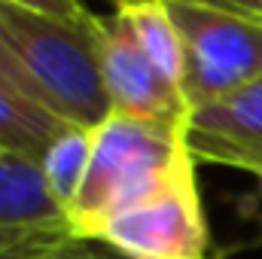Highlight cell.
I'll return each mask as SVG.
<instances>
[{
    "label": "cell",
    "mask_w": 262,
    "mask_h": 259,
    "mask_svg": "<svg viewBox=\"0 0 262 259\" xmlns=\"http://www.w3.org/2000/svg\"><path fill=\"white\" fill-rule=\"evenodd\" d=\"M186 122H149L110 113L95 125L92 162L67 207L73 235L95 238L104 223L152 195L189 159Z\"/></svg>",
    "instance_id": "cell-1"
},
{
    "label": "cell",
    "mask_w": 262,
    "mask_h": 259,
    "mask_svg": "<svg viewBox=\"0 0 262 259\" xmlns=\"http://www.w3.org/2000/svg\"><path fill=\"white\" fill-rule=\"evenodd\" d=\"M89 25L0 6V34L21 58L46 104L67 122L95 128L110 116V101L101 82L98 52Z\"/></svg>",
    "instance_id": "cell-2"
},
{
    "label": "cell",
    "mask_w": 262,
    "mask_h": 259,
    "mask_svg": "<svg viewBox=\"0 0 262 259\" xmlns=\"http://www.w3.org/2000/svg\"><path fill=\"white\" fill-rule=\"evenodd\" d=\"M183 37V98L192 110L262 79V12L168 0Z\"/></svg>",
    "instance_id": "cell-3"
},
{
    "label": "cell",
    "mask_w": 262,
    "mask_h": 259,
    "mask_svg": "<svg viewBox=\"0 0 262 259\" xmlns=\"http://www.w3.org/2000/svg\"><path fill=\"white\" fill-rule=\"evenodd\" d=\"M195 165V156H189L168 183L104 223L95 238L131 259H207L210 229Z\"/></svg>",
    "instance_id": "cell-4"
},
{
    "label": "cell",
    "mask_w": 262,
    "mask_h": 259,
    "mask_svg": "<svg viewBox=\"0 0 262 259\" xmlns=\"http://www.w3.org/2000/svg\"><path fill=\"white\" fill-rule=\"evenodd\" d=\"M89 31L95 40L98 70L110 101V113L168 125L186 122L189 107L183 92L171 85L159 73V67L146 58L119 9H113L110 15H95Z\"/></svg>",
    "instance_id": "cell-5"
},
{
    "label": "cell",
    "mask_w": 262,
    "mask_h": 259,
    "mask_svg": "<svg viewBox=\"0 0 262 259\" xmlns=\"http://www.w3.org/2000/svg\"><path fill=\"white\" fill-rule=\"evenodd\" d=\"M73 235L37 162L0 156V259L25 256Z\"/></svg>",
    "instance_id": "cell-6"
},
{
    "label": "cell",
    "mask_w": 262,
    "mask_h": 259,
    "mask_svg": "<svg viewBox=\"0 0 262 259\" xmlns=\"http://www.w3.org/2000/svg\"><path fill=\"white\" fill-rule=\"evenodd\" d=\"M186 143L195 162L250 174L262 162V79L192 107Z\"/></svg>",
    "instance_id": "cell-7"
},
{
    "label": "cell",
    "mask_w": 262,
    "mask_h": 259,
    "mask_svg": "<svg viewBox=\"0 0 262 259\" xmlns=\"http://www.w3.org/2000/svg\"><path fill=\"white\" fill-rule=\"evenodd\" d=\"M61 113H55L46 101L0 85V156H15L37 162L46 149L70 128Z\"/></svg>",
    "instance_id": "cell-8"
},
{
    "label": "cell",
    "mask_w": 262,
    "mask_h": 259,
    "mask_svg": "<svg viewBox=\"0 0 262 259\" xmlns=\"http://www.w3.org/2000/svg\"><path fill=\"white\" fill-rule=\"evenodd\" d=\"M113 9L122 12L131 34L137 37L146 58L159 67V73L183 92V70H186L183 37L168 9V0H119Z\"/></svg>",
    "instance_id": "cell-9"
},
{
    "label": "cell",
    "mask_w": 262,
    "mask_h": 259,
    "mask_svg": "<svg viewBox=\"0 0 262 259\" xmlns=\"http://www.w3.org/2000/svg\"><path fill=\"white\" fill-rule=\"evenodd\" d=\"M92 143H95V128L70 125L40 159L46 186L64 210L70 207V201L76 198L82 180H85V171L92 162Z\"/></svg>",
    "instance_id": "cell-10"
},
{
    "label": "cell",
    "mask_w": 262,
    "mask_h": 259,
    "mask_svg": "<svg viewBox=\"0 0 262 259\" xmlns=\"http://www.w3.org/2000/svg\"><path fill=\"white\" fill-rule=\"evenodd\" d=\"M34 259H131L128 253L116 250L113 244L101 238H85V235H67L61 241L49 244Z\"/></svg>",
    "instance_id": "cell-11"
},
{
    "label": "cell",
    "mask_w": 262,
    "mask_h": 259,
    "mask_svg": "<svg viewBox=\"0 0 262 259\" xmlns=\"http://www.w3.org/2000/svg\"><path fill=\"white\" fill-rule=\"evenodd\" d=\"M0 6H15V9H28V12H43L61 21L73 25H89V18L95 15L82 0H0Z\"/></svg>",
    "instance_id": "cell-12"
},
{
    "label": "cell",
    "mask_w": 262,
    "mask_h": 259,
    "mask_svg": "<svg viewBox=\"0 0 262 259\" xmlns=\"http://www.w3.org/2000/svg\"><path fill=\"white\" fill-rule=\"evenodd\" d=\"M0 85L15 89V92H25V95H34V98L46 101V98H43V92L37 89V82L31 79V73L25 70L21 58H18V55H15V49L6 43V37H3V34H0Z\"/></svg>",
    "instance_id": "cell-13"
},
{
    "label": "cell",
    "mask_w": 262,
    "mask_h": 259,
    "mask_svg": "<svg viewBox=\"0 0 262 259\" xmlns=\"http://www.w3.org/2000/svg\"><path fill=\"white\" fill-rule=\"evenodd\" d=\"M250 177L256 180V189H250L247 195H241L235 204H238V217H241V220L256 223L262 229V162L250 168Z\"/></svg>",
    "instance_id": "cell-14"
},
{
    "label": "cell",
    "mask_w": 262,
    "mask_h": 259,
    "mask_svg": "<svg viewBox=\"0 0 262 259\" xmlns=\"http://www.w3.org/2000/svg\"><path fill=\"white\" fill-rule=\"evenodd\" d=\"M195 3H216V6H232V9H250V12H262L259 0H195Z\"/></svg>",
    "instance_id": "cell-15"
},
{
    "label": "cell",
    "mask_w": 262,
    "mask_h": 259,
    "mask_svg": "<svg viewBox=\"0 0 262 259\" xmlns=\"http://www.w3.org/2000/svg\"><path fill=\"white\" fill-rule=\"evenodd\" d=\"M43 250H46V247H43ZM37 253H40V250H34V253H25V256H9V259H34Z\"/></svg>",
    "instance_id": "cell-16"
},
{
    "label": "cell",
    "mask_w": 262,
    "mask_h": 259,
    "mask_svg": "<svg viewBox=\"0 0 262 259\" xmlns=\"http://www.w3.org/2000/svg\"><path fill=\"white\" fill-rule=\"evenodd\" d=\"M107 3H113V6H116V3H119V0H107Z\"/></svg>",
    "instance_id": "cell-17"
},
{
    "label": "cell",
    "mask_w": 262,
    "mask_h": 259,
    "mask_svg": "<svg viewBox=\"0 0 262 259\" xmlns=\"http://www.w3.org/2000/svg\"><path fill=\"white\" fill-rule=\"evenodd\" d=\"M259 9H262V0H259Z\"/></svg>",
    "instance_id": "cell-18"
},
{
    "label": "cell",
    "mask_w": 262,
    "mask_h": 259,
    "mask_svg": "<svg viewBox=\"0 0 262 259\" xmlns=\"http://www.w3.org/2000/svg\"><path fill=\"white\" fill-rule=\"evenodd\" d=\"M259 244H262V238H259Z\"/></svg>",
    "instance_id": "cell-19"
}]
</instances>
